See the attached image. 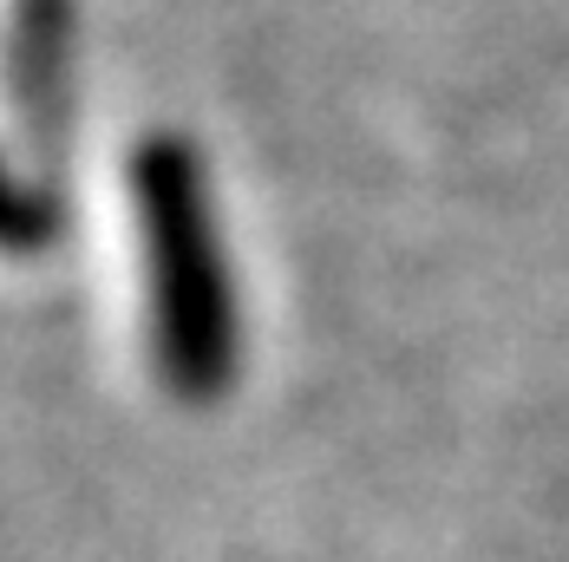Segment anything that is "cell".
Masks as SVG:
<instances>
[{
  "instance_id": "cell-1",
  "label": "cell",
  "mask_w": 569,
  "mask_h": 562,
  "mask_svg": "<svg viewBox=\"0 0 569 562\" xmlns=\"http://www.w3.org/2000/svg\"><path fill=\"white\" fill-rule=\"evenodd\" d=\"M144 288H151V353L177 399L203 405L236 380V294L217 255L203 170L183 138H144L131 158Z\"/></svg>"
},
{
  "instance_id": "cell-2",
  "label": "cell",
  "mask_w": 569,
  "mask_h": 562,
  "mask_svg": "<svg viewBox=\"0 0 569 562\" xmlns=\"http://www.w3.org/2000/svg\"><path fill=\"white\" fill-rule=\"evenodd\" d=\"M66 72H72V0H20L7 33V99L27 118L40 158L66 138Z\"/></svg>"
},
{
  "instance_id": "cell-3",
  "label": "cell",
  "mask_w": 569,
  "mask_h": 562,
  "mask_svg": "<svg viewBox=\"0 0 569 562\" xmlns=\"http://www.w3.org/2000/svg\"><path fill=\"white\" fill-rule=\"evenodd\" d=\"M53 229H59L53 203L33 197L13 170L0 164V249H7V255H33V249L53 242Z\"/></svg>"
}]
</instances>
